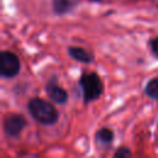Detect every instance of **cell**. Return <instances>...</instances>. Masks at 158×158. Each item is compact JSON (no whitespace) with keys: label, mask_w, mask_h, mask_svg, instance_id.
<instances>
[{"label":"cell","mask_w":158,"mask_h":158,"mask_svg":"<svg viewBox=\"0 0 158 158\" xmlns=\"http://www.w3.org/2000/svg\"><path fill=\"white\" fill-rule=\"evenodd\" d=\"M144 93L153 100H158V78H153L151 79L146 88H144Z\"/></svg>","instance_id":"9"},{"label":"cell","mask_w":158,"mask_h":158,"mask_svg":"<svg viewBox=\"0 0 158 158\" xmlns=\"http://www.w3.org/2000/svg\"><path fill=\"white\" fill-rule=\"evenodd\" d=\"M27 121L22 115L19 114H7L4 117L2 128L7 137H17L26 127Z\"/></svg>","instance_id":"4"},{"label":"cell","mask_w":158,"mask_h":158,"mask_svg":"<svg viewBox=\"0 0 158 158\" xmlns=\"http://www.w3.org/2000/svg\"><path fill=\"white\" fill-rule=\"evenodd\" d=\"M114 157H131V152H130L128 148L122 147V148H118V149L115 152Z\"/></svg>","instance_id":"10"},{"label":"cell","mask_w":158,"mask_h":158,"mask_svg":"<svg viewBox=\"0 0 158 158\" xmlns=\"http://www.w3.org/2000/svg\"><path fill=\"white\" fill-rule=\"evenodd\" d=\"M46 93H47L48 98L52 101L57 102V104H64L68 100L67 91L62 86H59L54 80H51V81L47 83V85H46Z\"/></svg>","instance_id":"5"},{"label":"cell","mask_w":158,"mask_h":158,"mask_svg":"<svg viewBox=\"0 0 158 158\" xmlns=\"http://www.w3.org/2000/svg\"><path fill=\"white\" fill-rule=\"evenodd\" d=\"M21 63L19 57L9 51L0 53V74L2 78H14L20 73Z\"/></svg>","instance_id":"3"},{"label":"cell","mask_w":158,"mask_h":158,"mask_svg":"<svg viewBox=\"0 0 158 158\" xmlns=\"http://www.w3.org/2000/svg\"><path fill=\"white\" fill-rule=\"evenodd\" d=\"M149 46H151V49H152L153 54L158 58V37L152 38V40H151V42H149Z\"/></svg>","instance_id":"11"},{"label":"cell","mask_w":158,"mask_h":158,"mask_svg":"<svg viewBox=\"0 0 158 158\" xmlns=\"http://www.w3.org/2000/svg\"><path fill=\"white\" fill-rule=\"evenodd\" d=\"M75 5L74 0H53L52 1V6H53V11L58 15H63L69 12Z\"/></svg>","instance_id":"7"},{"label":"cell","mask_w":158,"mask_h":158,"mask_svg":"<svg viewBox=\"0 0 158 158\" xmlns=\"http://www.w3.org/2000/svg\"><path fill=\"white\" fill-rule=\"evenodd\" d=\"M90 1H99V0H90Z\"/></svg>","instance_id":"12"},{"label":"cell","mask_w":158,"mask_h":158,"mask_svg":"<svg viewBox=\"0 0 158 158\" xmlns=\"http://www.w3.org/2000/svg\"><path fill=\"white\" fill-rule=\"evenodd\" d=\"M68 53L73 59H75L78 62H81V63H91L93 59H94V56L90 52H88V51H85L84 48H80V47H69Z\"/></svg>","instance_id":"6"},{"label":"cell","mask_w":158,"mask_h":158,"mask_svg":"<svg viewBox=\"0 0 158 158\" xmlns=\"http://www.w3.org/2000/svg\"><path fill=\"white\" fill-rule=\"evenodd\" d=\"M95 137H96L98 143H100V144H110L112 142V139H114V132L107 127H102L96 132Z\"/></svg>","instance_id":"8"},{"label":"cell","mask_w":158,"mask_h":158,"mask_svg":"<svg viewBox=\"0 0 158 158\" xmlns=\"http://www.w3.org/2000/svg\"><path fill=\"white\" fill-rule=\"evenodd\" d=\"M27 109L33 120L42 125H54L58 121L57 109L41 98H32L27 102Z\"/></svg>","instance_id":"1"},{"label":"cell","mask_w":158,"mask_h":158,"mask_svg":"<svg viewBox=\"0 0 158 158\" xmlns=\"http://www.w3.org/2000/svg\"><path fill=\"white\" fill-rule=\"evenodd\" d=\"M79 84L83 89V96L85 102L94 101L99 99L102 94L104 85L100 77L96 73H85L80 77Z\"/></svg>","instance_id":"2"}]
</instances>
